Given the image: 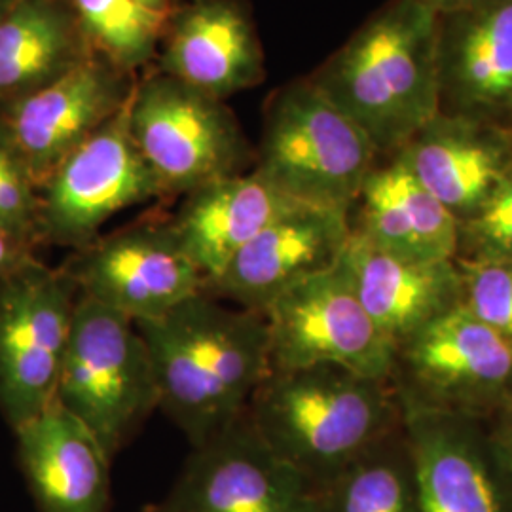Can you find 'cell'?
<instances>
[{
    "instance_id": "4dcf8cb0",
    "label": "cell",
    "mask_w": 512,
    "mask_h": 512,
    "mask_svg": "<svg viewBox=\"0 0 512 512\" xmlns=\"http://www.w3.org/2000/svg\"><path fill=\"white\" fill-rule=\"evenodd\" d=\"M137 2L143 4L152 14L162 16V18L165 19H169V16H171L173 10H175L173 0H137Z\"/></svg>"
},
{
    "instance_id": "6da1fadb",
    "label": "cell",
    "mask_w": 512,
    "mask_h": 512,
    "mask_svg": "<svg viewBox=\"0 0 512 512\" xmlns=\"http://www.w3.org/2000/svg\"><path fill=\"white\" fill-rule=\"evenodd\" d=\"M135 327L150 353L158 408L192 448L234 425L270 374L264 315L226 308L205 291Z\"/></svg>"
},
{
    "instance_id": "e0dca14e",
    "label": "cell",
    "mask_w": 512,
    "mask_h": 512,
    "mask_svg": "<svg viewBox=\"0 0 512 512\" xmlns=\"http://www.w3.org/2000/svg\"><path fill=\"white\" fill-rule=\"evenodd\" d=\"M351 234L348 213L302 207L251 239L205 293L264 313L298 281L330 268Z\"/></svg>"
},
{
    "instance_id": "5bb4252c",
    "label": "cell",
    "mask_w": 512,
    "mask_h": 512,
    "mask_svg": "<svg viewBox=\"0 0 512 512\" xmlns=\"http://www.w3.org/2000/svg\"><path fill=\"white\" fill-rule=\"evenodd\" d=\"M423 403L469 412L512 401V340L463 304L442 313L399 348Z\"/></svg>"
},
{
    "instance_id": "d6986e66",
    "label": "cell",
    "mask_w": 512,
    "mask_h": 512,
    "mask_svg": "<svg viewBox=\"0 0 512 512\" xmlns=\"http://www.w3.org/2000/svg\"><path fill=\"white\" fill-rule=\"evenodd\" d=\"M16 433L18 465L38 512H110V465L99 440L59 403Z\"/></svg>"
},
{
    "instance_id": "cb8c5ba5",
    "label": "cell",
    "mask_w": 512,
    "mask_h": 512,
    "mask_svg": "<svg viewBox=\"0 0 512 512\" xmlns=\"http://www.w3.org/2000/svg\"><path fill=\"white\" fill-rule=\"evenodd\" d=\"M315 512H423L404 437L391 433L319 486Z\"/></svg>"
},
{
    "instance_id": "f1b7e54d",
    "label": "cell",
    "mask_w": 512,
    "mask_h": 512,
    "mask_svg": "<svg viewBox=\"0 0 512 512\" xmlns=\"http://www.w3.org/2000/svg\"><path fill=\"white\" fill-rule=\"evenodd\" d=\"M492 437H494L499 458L512 478V401L505 406V414L499 421V425L492 431Z\"/></svg>"
},
{
    "instance_id": "30bf717a",
    "label": "cell",
    "mask_w": 512,
    "mask_h": 512,
    "mask_svg": "<svg viewBox=\"0 0 512 512\" xmlns=\"http://www.w3.org/2000/svg\"><path fill=\"white\" fill-rule=\"evenodd\" d=\"M61 268L80 296L133 323L165 315L205 291V277L184 251L171 220L139 222L73 251Z\"/></svg>"
},
{
    "instance_id": "52a82bcc",
    "label": "cell",
    "mask_w": 512,
    "mask_h": 512,
    "mask_svg": "<svg viewBox=\"0 0 512 512\" xmlns=\"http://www.w3.org/2000/svg\"><path fill=\"white\" fill-rule=\"evenodd\" d=\"M76 300L71 275L37 256L0 277V414L12 431L55 401Z\"/></svg>"
},
{
    "instance_id": "1f68e13d",
    "label": "cell",
    "mask_w": 512,
    "mask_h": 512,
    "mask_svg": "<svg viewBox=\"0 0 512 512\" xmlns=\"http://www.w3.org/2000/svg\"><path fill=\"white\" fill-rule=\"evenodd\" d=\"M12 154V147H10V143H8V139H6V133H4V129L0 126V165L6 162V158Z\"/></svg>"
},
{
    "instance_id": "83f0119b",
    "label": "cell",
    "mask_w": 512,
    "mask_h": 512,
    "mask_svg": "<svg viewBox=\"0 0 512 512\" xmlns=\"http://www.w3.org/2000/svg\"><path fill=\"white\" fill-rule=\"evenodd\" d=\"M35 256H37L35 255V249H31L18 239L10 238L8 234L0 232V277L12 274L14 270H18Z\"/></svg>"
},
{
    "instance_id": "603a6c76",
    "label": "cell",
    "mask_w": 512,
    "mask_h": 512,
    "mask_svg": "<svg viewBox=\"0 0 512 512\" xmlns=\"http://www.w3.org/2000/svg\"><path fill=\"white\" fill-rule=\"evenodd\" d=\"M92 54L69 0H19L0 16V103L37 92Z\"/></svg>"
},
{
    "instance_id": "3957f363",
    "label": "cell",
    "mask_w": 512,
    "mask_h": 512,
    "mask_svg": "<svg viewBox=\"0 0 512 512\" xmlns=\"http://www.w3.org/2000/svg\"><path fill=\"white\" fill-rule=\"evenodd\" d=\"M245 416L317 490L393 433L397 406L389 382L319 365L270 370Z\"/></svg>"
},
{
    "instance_id": "7402d4cb",
    "label": "cell",
    "mask_w": 512,
    "mask_h": 512,
    "mask_svg": "<svg viewBox=\"0 0 512 512\" xmlns=\"http://www.w3.org/2000/svg\"><path fill=\"white\" fill-rule=\"evenodd\" d=\"M357 202L361 219L351 228L385 253L420 262L458 255L459 220L397 158L370 171Z\"/></svg>"
},
{
    "instance_id": "ac0fdd59",
    "label": "cell",
    "mask_w": 512,
    "mask_h": 512,
    "mask_svg": "<svg viewBox=\"0 0 512 512\" xmlns=\"http://www.w3.org/2000/svg\"><path fill=\"white\" fill-rule=\"evenodd\" d=\"M395 158L461 222L511 175L512 129L439 114Z\"/></svg>"
},
{
    "instance_id": "2e32d148",
    "label": "cell",
    "mask_w": 512,
    "mask_h": 512,
    "mask_svg": "<svg viewBox=\"0 0 512 512\" xmlns=\"http://www.w3.org/2000/svg\"><path fill=\"white\" fill-rule=\"evenodd\" d=\"M158 69L215 99L266 78V57L247 0H192L167 19Z\"/></svg>"
},
{
    "instance_id": "8fae6325",
    "label": "cell",
    "mask_w": 512,
    "mask_h": 512,
    "mask_svg": "<svg viewBox=\"0 0 512 512\" xmlns=\"http://www.w3.org/2000/svg\"><path fill=\"white\" fill-rule=\"evenodd\" d=\"M404 440L423 512H512V478L469 414L420 399L404 403Z\"/></svg>"
},
{
    "instance_id": "7c38bea8",
    "label": "cell",
    "mask_w": 512,
    "mask_h": 512,
    "mask_svg": "<svg viewBox=\"0 0 512 512\" xmlns=\"http://www.w3.org/2000/svg\"><path fill=\"white\" fill-rule=\"evenodd\" d=\"M135 84V74L92 54L4 109L0 126L38 190L74 148L128 103Z\"/></svg>"
},
{
    "instance_id": "277c9868",
    "label": "cell",
    "mask_w": 512,
    "mask_h": 512,
    "mask_svg": "<svg viewBox=\"0 0 512 512\" xmlns=\"http://www.w3.org/2000/svg\"><path fill=\"white\" fill-rule=\"evenodd\" d=\"M376 156L363 128L302 78L268 101L255 169L296 202L349 215Z\"/></svg>"
},
{
    "instance_id": "ffe728a7",
    "label": "cell",
    "mask_w": 512,
    "mask_h": 512,
    "mask_svg": "<svg viewBox=\"0 0 512 512\" xmlns=\"http://www.w3.org/2000/svg\"><path fill=\"white\" fill-rule=\"evenodd\" d=\"M340 262L376 327L397 346L461 304L458 264L389 255L351 228Z\"/></svg>"
},
{
    "instance_id": "ba28073f",
    "label": "cell",
    "mask_w": 512,
    "mask_h": 512,
    "mask_svg": "<svg viewBox=\"0 0 512 512\" xmlns=\"http://www.w3.org/2000/svg\"><path fill=\"white\" fill-rule=\"evenodd\" d=\"M270 370L330 365L389 382L399 349L366 313L340 258L279 294L262 313Z\"/></svg>"
},
{
    "instance_id": "f546056e",
    "label": "cell",
    "mask_w": 512,
    "mask_h": 512,
    "mask_svg": "<svg viewBox=\"0 0 512 512\" xmlns=\"http://www.w3.org/2000/svg\"><path fill=\"white\" fill-rule=\"evenodd\" d=\"M416 2H420L421 6H425L427 10H431L433 14L440 16V14L458 10V8L473 2V0H416Z\"/></svg>"
},
{
    "instance_id": "5b68a950",
    "label": "cell",
    "mask_w": 512,
    "mask_h": 512,
    "mask_svg": "<svg viewBox=\"0 0 512 512\" xmlns=\"http://www.w3.org/2000/svg\"><path fill=\"white\" fill-rule=\"evenodd\" d=\"M55 403L92 431L112 461L128 446L160 406L150 353L131 319L78 294Z\"/></svg>"
},
{
    "instance_id": "7a4b0ae2",
    "label": "cell",
    "mask_w": 512,
    "mask_h": 512,
    "mask_svg": "<svg viewBox=\"0 0 512 512\" xmlns=\"http://www.w3.org/2000/svg\"><path fill=\"white\" fill-rule=\"evenodd\" d=\"M439 18L416 0H391L311 82L357 122L380 152H399L440 114Z\"/></svg>"
},
{
    "instance_id": "8992f818",
    "label": "cell",
    "mask_w": 512,
    "mask_h": 512,
    "mask_svg": "<svg viewBox=\"0 0 512 512\" xmlns=\"http://www.w3.org/2000/svg\"><path fill=\"white\" fill-rule=\"evenodd\" d=\"M129 126L164 198L245 173L253 160L238 118L224 101L160 71L137 80Z\"/></svg>"
},
{
    "instance_id": "d6a6232c",
    "label": "cell",
    "mask_w": 512,
    "mask_h": 512,
    "mask_svg": "<svg viewBox=\"0 0 512 512\" xmlns=\"http://www.w3.org/2000/svg\"><path fill=\"white\" fill-rule=\"evenodd\" d=\"M16 2H19V0H0V16H2L4 12H8Z\"/></svg>"
},
{
    "instance_id": "9c48e42d",
    "label": "cell",
    "mask_w": 512,
    "mask_h": 512,
    "mask_svg": "<svg viewBox=\"0 0 512 512\" xmlns=\"http://www.w3.org/2000/svg\"><path fill=\"white\" fill-rule=\"evenodd\" d=\"M129 107L131 97L40 186V245L78 251L99 238L103 224L116 213L164 198L131 135Z\"/></svg>"
},
{
    "instance_id": "9a60e30c",
    "label": "cell",
    "mask_w": 512,
    "mask_h": 512,
    "mask_svg": "<svg viewBox=\"0 0 512 512\" xmlns=\"http://www.w3.org/2000/svg\"><path fill=\"white\" fill-rule=\"evenodd\" d=\"M440 114L512 129V0L440 14Z\"/></svg>"
},
{
    "instance_id": "484cf974",
    "label": "cell",
    "mask_w": 512,
    "mask_h": 512,
    "mask_svg": "<svg viewBox=\"0 0 512 512\" xmlns=\"http://www.w3.org/2000/svg\"><path fill=\"white\" fill-rule=\"evenodd\" d=\"M456 264L463 285V308L512 340V262L461 258Z\"/></svg>"
},
{
    "instance_id": "4fadbf2b",
    "label": "cell",
    "mask_w": 512,
    "mask_h": 512,
    "mask_svg": "<svg viewBox=\"0 0 512 512\" xmlns=\"http://www.w3.org/2000/svg\"><path fill=\"white\" fill-rule=\"evenodd\" d=\"M164 512H315V488L258 437L243 414L194 448Z\"/></svg>"
},
{
    "instance_id": "d4e9b609",
    "label": "cell",
    "mask_w": 512,
    "mask_h": 512,
    "mask_svg": "<svg viewBox=\"0 0 512 512\" xmlns=\"http://www.w3.org/2000/svg\"><path fill=\"white\" fill-rule=\"evenodd\" d=\"M95 54L135 74L156 59L167 19L137 0H69Z\"/></svg>"
},
{
    "instance_id": "44dd1931",
    "label": "cell",
    "mask_w": 512,
    "mask_h": 512,
    "mask_svg": "<svg viewBox=\"0 0 512 512\" xmlns=\"http://www.w3.org/2000/svg\"><path fill=\"white\" fill-rule=\"evenodd\" d=\"M302 207L310 205L296 202L253 169L186 194L171 224L207 285L264 228Z\"/></svg>"
},
{
    "instance_id": "4316f807",
    "label": "cell",
    "mask_w": 512,
    "mask_h": 512,
    "mask_svg": "<svg viewBox=\"0 0 512 512\" xmlns=\"http://www.w3.org/2000/svg\"><path fill=\"white\" fill-rule=\"evenodd\" d=\"M469 260L512 262V173L476 213L459 222Z\"/></svg>"
},
{
    "instance_id": "836d02e7",
    "label": "cell",
    "mask_w": 512,
    "mask_h": 512,
    "mask_svg": "<svg viewBox=\"0 0 512 512\" xmlns=\"http://www.w3.org/2000/svg\"><path fill=\"white\" fill-rule=\"evenodd\" d=\"M141 512H164L162 509H160V505H148V507H145L143 511Z\"/></svg>"
}]
</instances>
